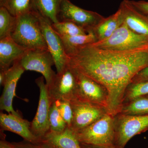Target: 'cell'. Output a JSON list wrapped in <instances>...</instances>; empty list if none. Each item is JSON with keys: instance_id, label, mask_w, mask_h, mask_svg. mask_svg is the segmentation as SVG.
<instances>
[{"instance_id": "d4e9b609", "label": "cell", "mask_w": 148, "mask_h": 148, "mask_svg": "<svg viewBox=\"0 0 148 148\" xmlns=\"http://www.w3.org/2000/svg\"><path fill=\"white\" fill-rule=\"evenodd\" d=\"M51 132H60L68 127L66 122L61 116L56 101L51 102L49 114Z\"/></svg>"}, {"instance_id": "4fadbf2b", "label": "cell", "mask_w": 148, "mask_h": 148, "mask_svg": "<svg viewBox=\"0 0 148 148\" xmlns=\"http://www.w3.org/2000/svg\"><path fill=\"white\" fill-rule=\"evenodd\" d=\"M24 69L17 61L5 71V78L3 86L2 93L0 98V110L21 116L14 110L12 102L16 96V88L18 80L24 73Z\"/></svg>"}, {"instance_id": "484cf974", "label": "cell", "mask_w": 148, "mask_h": 148, "mask_svg": "<svg viewBox=\"0 0 148 148\" xmlns=\"http://www.w3.org/2000/svg\"><path fill=\"white\" fill-rule=\"evenodd\" d=\"M3 6L12 15L17 17L32 11V0H8Z\"/></svg>"}, {"instance_id": "44dd1931", "label": "cell", "mask_w": 148, "mask_h": 148, "mask_svg": "<svg viewBox=\"0 0 148 148\" xmlns=\"http://www.w3.org/2000/svg\"><path fill=\"white\" fill-rule=\"evenodd\" d=\"M119 114L127 115H148V98L143 96L125 103Z\"/></svg>"}, {"instance_id": "e0dca14e", "label": "cell", "mask_w": 148, "mask_h": 148, "mask_svg": "<svg viewBox=\"0 0 148 148\" xmlns=\"http://www.w3.org/2000/svg\"><path fill=\"white\" fill-rule=\"evenodd\" d=\"M123 23L121 11L119 8L115 13L108 17H105L95 26L92 32L97 42L101 41L110 37Z\"/></svg>"}, {"instance_id": "e575fe53", "label": "cell", "mask_w": 148, "mask_h": 148, "mask_svg": "<svg viewBox=\"0 0 148 148\" xmlns=\"http://www.w3.org/2000/svg\"><path fill=\"white\" fill-rule=\"evenodd\" d=\"M146 96V97H147V98H148V95H146V96Z\"/></svg>"}, {"instance_id": "ffe728a7", "label": "cell", "mask_w": 148, "mask_h": 148, "mask_svg": "<svg viewBox=\"0 0 148 148\" xmlns=\"http://www.w3.org/2000/svg\"><path fill=\"white\" fill-rule=\"evenodd\" d=\"M66 54L69 56L73 55L80 49L97 42L92 32L85 35L70 37H61Z\"/></svg>"}, {"instance_id": "ba28073f", "label": "cell", "mask_w": 148, "mask_h": 148, "mask_svg": "<svg viewBox=\"0 0 148 148\" xmlns=\"http://www.w3.org/2000/svg\"><path fill=\"white\" fill-rule=\"evenodd\" d=\"M44 79L42 76L35 80L39 88L40 96L36 115L31 122V131L40 140L50 131L49 114L51 102Z\"/></svg>"}, {"instance_id": "5b68a950", "label": "cell", "mask_w": 148, "mask_h": 148, "mask_svg": "<svg viewBox=\"0 0 148 148\" xmlns=\"http://www.w3.org/2000/svg\"><path fill=\"white\" fill-rule=\"evenodd\" d=\"M92 44L105 49L131 50L148 46V36L135 33L123 23L110 37Z\"/></svg>"}, {"instance_id": "7c38bea8", "label": "cell", "mask_w": 148, "mask_h": 148, "mask_svg": "<svg viewBox=\"0 0 148 148\" xmlns=\"http://www.w3.org/2000/svg\"><path fill=\"white\" fill-rule=\"evenodd\" d=\"M72 69L77 82L78 98L107 108L108 95L106 88L84 74Z\"/></svg>"}, {"instance_id": "d590c367", "label": "cell", "mask_w": 148, "mask_h": 148, "mask_svg": "<svg viewBox=\"0 0 148 148\" xmlns=\"http://www.w3.org/2000/svg\"></svg>"}, {"instance_id": "1f68e13d", "label": "cell", "mask_w": 148, "mask_h": 148, "mask_svg": "<svg viewBox=\"0 0 148 148\" xmlns=\"http://www.w3.org/2000/svg\"><path fill=\"white\" fill-rule=\"evenodd\" d=\"M82 148H116L114 146H97L92 145H86V144H81Z\"/></svg>"}, {"instance_id": "836d02e7", "label": "cell", "mask_w": 148, "mask_h": 148, "mask_svg": "<svg viewBox=\"0 0 148 148\" xmlns=\"http://www.w3.org/2000/svg\"><path fill=\"white\" fill-rule=\"evenodd\" d=\"M8 0H0V6H3Z\"/></svg>"}, {"instance_id": "3957f363", "label": "cell", "mask_w": 148, "mask_h": 148, "mask_svg": "<svg viewBox=\"0 0 148 148\" xmlns=\"http://www.w3.org/2000/svg\"><path fill=\"white\" fill-rule=\"evenodd\" d=\"M74 133L81 144L114 146V116L107 113L87 127Z\"/></svg>"}, {"instance_id": "6da1fadb", "label": "cell", "mask_w": 148, "mask_h": 148, "mask_svg": "<svg viewBox=\"0 0 148 148\" xmlns=\"http://www.w3.org/2000/svg\"><path fill=\"white\" fill-rule=\"evenodd\" d=\"M69 65L106 88L108 95L107 112L115 116L121 112L128 85L148 67V46L118 50L88 45L70 56Z\"/></svg>"}, {"instance_id": "9c48e42d", "label": "cell", "mask_w": 148, "mask_h": 148, "mask_svg": "<svg viewBox=\"0 0 148 148\" xmlns=\"http://www.w3.org/2000/svg\"><path fill=\"white\" fill-rule=\"evenodd\" d=\"M18 62L25 71H34L41 74L47 86L56 75L52 69V66L55 65L54 60L49 50H28Z\"/></svg>"}, {"instance_id": "5bb4252c", "label": "cell", "mask_w": 148, "mask_h": 148, "mask_svg": "<svg viewBox=\"0 0 148 148\" xmlns=\"http://www.w3.org/2000/svg\"><path fill=\"white\" fill-rule=\"evenodd\" d=\"M0 126L2 131L13 132L26 141L32 143H37L40 141L31 131V122L24 119L21 116L1 112Z\"/></svg>"}, {"instance_id": "52a82bcc", "label": "cell", "mask_w": 148, "mask_h": 148, "mask_svg": "<svg viewBox=\"0 0 148 148\" xmlns=\"http://www.w3.org/2000/svg\"><path fill=\"white\" fill-rule=\"evenodd\" d=\"M105 17L92 11L84 9L75 5L69 0H63L60 6L58 21H71L82 27L88 33Z\"/></svg>"}, {"instance_id": "83f0119b", "label": "cell", "mask_w": 148, "mask_h": 148, "mask_svg": "<svg viewBox=\"0 0 148 148\" xmlns=\"http://www.w3.org/2000/svg\"><path fill=\"white\" fill-rule=\"evenodd\" d=\"M10 144L12 148H55L42 140L37 143H32L24 140L21 142H12Z\"/></svg>"}, {"instance_id": "ac0fdd59", "label": "cell", "mask_w": 148, "mask_h": 148, "mask_svg": "<svg viewBox=\"0 0 148 148\" xmlns=\"http://www.w3.org/2000/svg\"><path fill=\"white\" fill-rule=\"evenodd\" d=\"M55 148H82L73 130L67 127L60 132L49 131L42 139Z\"/></svg>"}, {"instance_id": "f1b7e54d", "label": "cell", "mask_w": 148, "mask_h": 148, "mask_svg": "<svg viewBox=\"0 0 148 148\" xmlns=\"http://www.w3.org/2000/svg\"><path fill=\"white\" fill-rule=\"evenodd\" d=\"M132 5L143 13L148 15V1H130Z\"/></svg>"}, {"instance_id": "cb8c5ba5", "label": "cell", "mask_w": 148, "mask_h": 148, "mask_svg": "<svg viewBox=\"0 0 148 148\" xmlns=\"http://www.w3.org/2000/svg\"><path fill=\"white\" fill-rule=\"evenodd\" d=\"M148 95V81L131 83L125 92L123 105L125 103L143 96Z\"/></svg>"}, {"instance_id": "8fae6325", "label": "cell", "mask_w": 148, "mask_h": 148, "mask_svg": "<svg viewBox=\"0 0 148 148\" xmlns=\"http://www.w3.org/2000/svg\"><path fill=\"white\" fill-rule=\"evenodd\" d=\"M41 28L48 49L53 56L57 73L69 65L70 58L66 54L61 37L53 30L49 21L40 16Z\"/></svg>"}, {"instance_id": "277c9868", "label": "cell", "mask_w": 148, "mask_h": 148, "mask_svg": "<svg viewBox=\"0 0 148 148\" xmlns=\"http://www.w3.org/2000/svg\"><path fill=\"white\" fill-rule=\"evenodd\" d=\"M114 146L124 148L130 139L148 130V114L127 115L119 114L114 116Z\"/></svg>"}, {"instance_id": "7402d4cb", "label": "cell", "mask_w": 148, "mask_h": 148, "mask_svg": "<svg viewBox=\"0 0 148 148\" xmlns=\"http://www.w3.org/2000/svg\"><path fill=\"white\" fill-rule=\"evenodd\" d=\"M51 27L61 37L73 36L88 33L82 27L70 21H58L51 24Z\"/></svg>"}, {"instance_id": "7a4b0ae2", "label": "cell", "mask_w": 148, "mask_h": 148, "mask_svg": "<svg viewBox=\"0 0 148 148\" xmlns=\"http://www.w3.org/2000/svg\"><path fill=\"white\" fill-rule=\"evenodd\" d=\"M10 37L27 50H48L43 36L39 15L33 11L17 16Z\"/></svg>"}, {"instance_id": "f546056e", "label": "cell", "mask_w": 148, "mask_h": 148, "mask_svg": "<svg viewBox=\"0 0 148 148\" xmlns=\"http://www.w3.org/2000/svg\"><path fill=\"white\" fill-rule=\"evenodd\" d=\"M148 81V67L140 71L132 79L131 83Z\"/></svg>"}, {"instance_id": "9a60e30c", "label": "cell", "mask_w": 148, "mask_h": 148, "mask_svg": "<svg viewBox=\"0 0 148 148\" xmlns=\"http://www.w3.org/2000/svg\"><path fill=\"white\" fill-rule=\"evenodd\" d=\"M119 8L123 17V22L133 32L148 36V15L137 9L130 0H123Z\"/></svg>"}, {"instance_id": "4dcf8cb0", "label": "cell", "mask_w": 148, "mask_h": 148, "mask_svg": "<svg viewBox=\"0 0 148 148\" xmlns=\"http://www.w3.org/2000/svg\"><path fill=\"white\" fill-rule=\"evenodd\" d=\"M1 140L0 141V148H12L10 146L9 142L5 140V135L1 134Z\"/></svg>"}, {"instance_id": "d6a6232c", "label": "cell", "mask_w": 148, "mask_h": 148, "mask_svg": "<svg viewBox=\"0 0 148 148\" xmlns=\"http://www.w3.org/2000/svg\"><path fill=\"white\" fill-rule=\"evenodd\" d=\"M5 78V71H0V84L3 86Z\"/></svg>"}, {"instance_id": "603a6c76", "label": "cell", "mask_w": 148, "mask_h": 148, "mask_svg": "<svg viewBox=\"0 0 148 148\" xmlns=\"http://www.w3.org/2000/svg\"><path fill=\"white\" fill-rule=\"evenodd\" d=\"M17 17L4 6H0V39L10 37L16 25Z\"/></svg>"}, {"instance_id": "d6986e66", "label": "cell", "mask_w": 148, "mask_h": 148, "mask_svg": "<svg viewBox=\"0 0 148 148\" xmlns=\"http://www.w3.org/2000/svg\"><path fill=\"white\" fill-rule=\"evenodd\" d=\"M63 0H32V11L51 24L58 22V16Z\"/></svg>"}, {"instance_id": "4316f807", "label": "cell", "mask_w": 148, "mask_h": 148, "mask_svg": "<svg viewBox=\"0 0 148 148\" xmlns=\"http://www.w3.org/2000/svg\"><path fill=\"white\" fill-rule=\"evenodd\" d=\"M56 102L61 116L66 122L68 127H71L73 118V110L71 102L68 101H56Z\"/></svg>"}, {"instance_id": "8992f818", "label": "cell", "mask_w": 148, "mask_h": 148, "mask_svg": "<svg viewBox=\"0 0 148 148\" xmlns=\"http://www.w3.org/2000/svg\"><path fill=\"white\" fill-rule=\"evenodd\" d=\"M51 102L71 101L78 98V84L73 70L68 65L62 71L56 73L51 83L47 86Z\"/></svg>"}, {"instance_id": "2e32d148", "label": "cell", "mask_w": 148, "mask_h": 148, "mask_svg": "<svg viewBox=\"0 0 148 148\" xmlns=\"http://www.w3.org/2000/svg\"><path fill=\"white\" fill-rule=\"evenodd\" d=\"M27 51L17 44L11 37L0 39V71L8 70L19 61Z\"/></svg>"}, {"instance_id": "30bf717a", "label": "cell", "mask_w": 148, "mask_h": 148, "mask_svg": "<svg viewBox=\"0 0 148 148\" xmlns=\"http://www.w3.org/2000/svg\"><path fill=\"white\" fill-rule=\"evenodd\" d=\"M73 112L71 125L73 132L83 129L108 113L106 108L77 98L71 102Z\"/></svg>"}]
</instances>
